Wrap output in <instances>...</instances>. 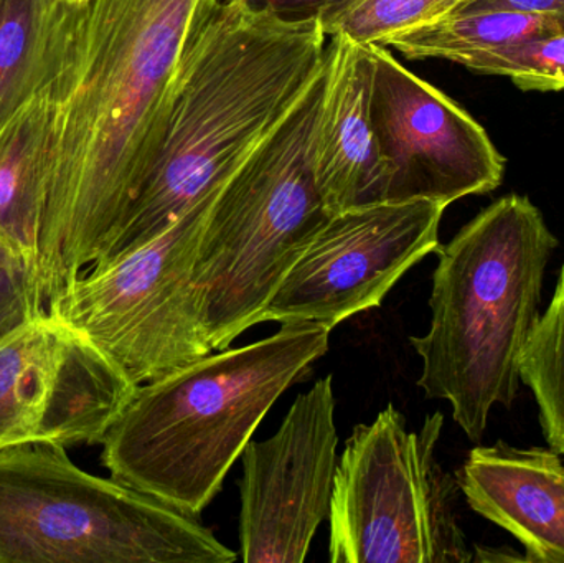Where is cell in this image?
Instances as JSON below:
<instances>
[{"instance_id":"ba28073f","label":"cell","mask_w":564,"mask_h":563,"mask_svg":"<svg viewBox=\"0 0 564 563\" xmlns=\"http://www.w3.org/2000/svg\"><path fill=\"white\" fill-rule=\"evenodd\" d=\"M224 185L138 250L88 268L46 310L85 334L135 386L214 353L194 263L205 218Z\"/></svg>"},{"instance_id":"e0dca14e","label":"cell","mask_w":564,"mask_h":563,"mask_svg":"<svg viewBox=\"0 0 564 563\" xmlns=\"http://www.w3.org/2000/svg\"><path fill=\"white\" fill-rule=\"evenodd\" d=\"M520 376L535 396L546 442L564 456V264L555 296L527 344Z\"/></svg>"},{"instance_id":"7c38bea8","label":"cell","mask_w":564,"mask_h":563,"mask_svg":"<svg viewBox=\"0 0 564 563\" xmlns=\"http://www.w3.org/2000/svg\"><path fill=\"white\" fill-rule=\"evenodd\" d=\"M338 433L332 376L301 393L280 429L245 448L240 551L247 563H302L328 519Z\"/></svg>"},{"instance_id":"6da1fadb","label":"cell","mask_w":564,"mask_h":563,"mask_svg":"<svg viewBox=\"0 0 564 563\" xmlns=\"http://www.w3.org/2000/svg\"><path fill=\"white\" fill-rule=\"evenodd\" d=\"M205 0H39L35 184L40 311L118 234L148 178Z\"/></svg>"},{"instance_id":"9c48e42d","label":"cell","mask_w":564,"mask_h":563,"mask_svg":"<svg viewBox=\"0 0 564 563\" xmlns=\"http://www.w3.org/2000/svg\"><path fill=\"white\" fill-rule=\"evenodd\" d=\"M447 205L377 202L332 215L264 307L261 323H318L334 329L380 306L398 280L437 251Z\"/></svg>"},{"instance_id":"8fae6325","label":"cell","mask_w":564,"mask_h":563,"mask_svg":"<svg viewBox=\"0 0 564 563\" xmlns=\"http://www.w3.org/2000/svg\"><path fill=\"white\" fill-rule=\"evenodd\" d=\"M370 109L388 169L384 202L451 205L496 191L506 158L486 129L456 101L404 68L387 46L370 45Z\"/></svg>"},{"instance_id":"52a82bcc","label":"cell","mask_w":564,"mask_h":563,"mask_svg":"<svg viewBox=\"0 0 564 563\" xmlns=\"http://www.w3.org/2000/svg\"><path fill=\"white\" fill-rule=\"evenodd\" d=\"M443 413L416 432L388 405L357 425L338 458L328 512L332 563H467L454 481L437 463Z\"/></svg>"},{"instance_id":"44dd1931","label":"cell","mask_w":564,"mask_h":563,"mask_svg":"<svg viewBox=\"0 0 564 563\" xmlns=\"http://www.w3.org/2000/svg\"><path fill=\"white\" fill-rule=\"evenodd\" d=\"M42 314L33 294V274L26 261L0 240V339Z\"/></svg>"},{"instance_id":"9a60e30c","label":"cell","mask_w":564,"mask_h":563,"mask_svg":"<svg viewBox=\"0 0 564 563\" xmlns=\"http://www.w3.org/2000/svg\"><path fill=\"white\" fill-rule=\"evenodd\" d=\"M40 52L32 36L22 75L0 115V240L29 264L35 277L40 207L35 184Z\"/></svg>"},{"instance_id":"4fadbf2b","label":"cell","mask_w":564,"mask_h":563,"mask_svg":"<svg viewBox=\"0 0 564 563\" xmlns=\"http://www.w3.org/2000/svg\"><path fill=\"white\" fill-rule=\"evenodd\" d=\"M325 85L312 141L315 181L332 214L384 202L388 169L371 121L370 45L328 36Z\"/></svg>"},{"instance_id":"3957f363","label":"cell","mask_w":564,"mask_h":563,"mask_svg":"<svg viewBox=\"0 0 564 563\" xmlns=\"http://www.w3.org/2000/svg\"><path fill=\"white\" fill-rule=\"evenodd\" d=\"M330 329L282 323L135 389L102 440L111 478L197 518L282 393L328 350Z\"/></svg>"},{"instance_id":"cb8c5ba5","label":"cell","mask_w":564,"mask_h":563,"mask_svg":"<svg viewBox=\"0 0 564 563\" xmlns=\"http://www.w3.org/2000/svg\"><path fill=\"white\" fill-rule=\"evenodd\" d=\"M65 2H68V3H83V2H85V0H65Z\"/></svg>"},{"instance_id":"2e32d148","label":"cell","mask_w":564,"mask_h":563,"mask_svg":"<svg viewBox=\"0 0 564 563\" xmlns=\"http://www.w3.org/2000/svg\"><path fill=\"white\" fill-rule=\"evenodd\" d=\"M564 32L558 23L513 10L447 13L391 36L383 46L408 59H447L464 68L506 46Z\"/></svg>"},{"instance_id":"d4e9b609","label":"cell","mask_w":564,"mask_h":563,"mask_svg":"<svg viewBox=\"0 0 564 563\" xmlns=\"http://www.w3.org/2000/svg\"><path fill=\"white\" fill-rule=\"evenodd\" d=\"M212 2H214V0H212Z\"/></svg>"},{"instance_id":"277c9868","label":"cell","mask_w":564,"mask_h":563,"mask_svg":"<svg viewBox=\"0 0 564 563\" xmlns=\"http://www.w3.org/2000/svg\"><path fill=\"white\" fill-rule=\"evenodd\" d=\"M558 240L525 195L480 212L440 248L431 324L411 337L423 360L417 386L447 400L467 439L479 442L494 407H512L520 364L540 320L543 278Z\"/></svg>"},{"instance_id":"ffe728a7","label":"cell","mask_w":564,"mask_h":563,"mask_svg":"<svg viewBox=\"0 0 564 563\" xmlns=\"http://www.w3.org/2000/svg\"><path fill=\"white\" fill-rule=\"evenodd\" d=\"M39 0H0V115L29 58Z\"/></svg>"},{"instance_id":"7402d4cb","label":"cell","mask_w":564,"mask_h":563,"mask_svg":"<svg viewBox=\"0 0 564 563\" xmlns=\"http://www.w3.org/2000/svg\"><path fill=\"white\" fill-rule=\"evenodd\" d=\"M474 10H513L532 13L558 23L564 30V0H457L444 15Z\"/></svg>"},{"instance_id":"ac0fdd59","label":"cell","mask_w":564,"mask_h":563,"mask_svg":"<svg viewBox=\"0 0 564 563\" xmlns=\"http://www.w3.org/2000/svg\"><path fill=\"white\" fill-rule=\"evenodd\" d=\"M457 0H354L321 20L325 35L381 45L398 33L443 17Z\"/></svg>"},{"instance_id":"8992f818","label":"cell","mask_w":564,"mask_h":563,"mask_svg":"<svg viewBox=\"0 0 564 563\" xmlns=\"http://www.w3.org/2000/svg\"><path fill=\"white\" fill-rule=\"evenodd\" d=\"M195 516L50 443L0 450V563H234Z\"/></svg>"},{"instance_id":"5bb4252c","label":"cell","mask_w":564,"mask_h":563,"mask_svg":"<svg viewBox=\"0 0 564 563\" xmlns=\"http://www.w3.org/2000/svg\"><path fill=\"white\" fill-rule=\"evenodd\" d=\"M555 450L476 446L457 473L473 511L509 531L529 562L564 563V463Z\"/></svg>"},{"instance_id":"30bf717a","label":"cell","mask_w":564,"mask_h":563,"mask_svg":"<svg viewBox=\"0 0 564 563\" xmlns=\"http://www.w3.org/2000/svg\"><path fill=\"white\" fill-rule=\"evenodd\" d=\"M135 389L85 334L36 314L0 339V450L101 445Z\"/></svg>"},{"instance_id":"d6986e66","label":"cell","mask_w":564,"mask_h":563,"mask_svg":"<svg viewBox=\"0 0 564 563\" xmlns=\"http://www.w3.org/2000/svg\"><path fill=\"white\" fill-rule=\"evenodd\" d=\"M467 69L509 76L525 91H564V32L496 50L470 63Z\"/></svg>"},{"instance_id":"603a6c76","label":"cell","mask_w":564,"mask_h":563,"mask_svg":"<svg viewBox=\"0 0 564 563\" xmlns=\"http://www.w3.org/2000/svg\"><path fill=\"white\" fill-rule=\"evenodd\" d=\"M257 6L270 10L273 15L288 22H307L324 20L325 17L338 12L354 0H251Z\"/></svg>"},{"instance_id":"7a4b0ae2","label":"cell","mask_w":564,"mask_h":563,"mask_svg":"<svg viewBox=\"0 0 564 563\" xmlns=\"http://www.w3.org/2000/svg\"><path fill=\"white\" fill-rule=\"evenodd\" d=\"M327 39L318 20L288 22L251 0H205L154 165L89 268L138 250L227 182L322 75Z\"/></svg>"},{"instance_id":"5b68a950","label":"cell","mask_w":564,"mask_h":563,"mask_svg":"<svg viewBox=\"0 0 564 563\" xmlns=\"http://www.w3.org/2000/svg\"><path fill=\"white\" fill-rule=\"evenodd\" d=\"M324 85L325 68L225 182L205 218L194 284L214 350L261 323L285 274L334 215L312 164Z\"/></svg>"}]
</instances>
